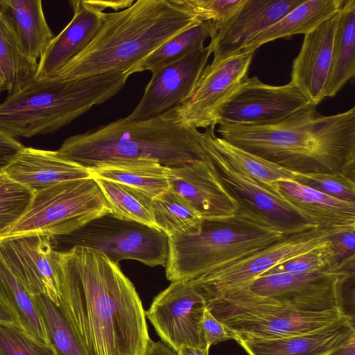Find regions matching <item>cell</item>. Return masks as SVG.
I'll return each instance as SVG.
<instances>
[{
	"label": "cell",
	"mask_w": 355,
	"mask_h": 355,
	"mask_svg": "<svg viewBox=\"0 0 355 355\" xmlns=\"http://www.w3.org/2000/svg\"><path fill=\"white\" fill-rule=\"evenodd\" d=\"M338 269L345 270L336 263L334 250L327 238L315 248L272 267L261 275L275 273H311Z\"/></svg>",
	"instance_id": "37"
},
{
	"label": "cell",
	"mask_w": 355,
	"mask_h": 355,
	"mask_svg": "<svg viewBox=\"0 0 355 355\" xmlns=\"http://www.w3.org/2000/svg\"><path fill=\"white\" fill-rule=\"evenodd\" d=\"M253 55L241 52L207 65L191 96L175 108L180 123L196 129L216 126L220 107L248 78Z\"/></svg>",
	"instance_id": "16"
},
{
	"label": "cell",
	"mask_w": 355,
	"mask_h": 355,
	"mask_svg": "<svg viewBox=\"0 0 355 355\" xmlns=\"http://www.w3.org/2000/svg\"><path fill=\"white\" fill-rule=\"evenodd\" d=\"M202 141L220 183L237 205L236 211L252 216L285 236L315 227L285 200L234 169L209 143L203 138Z\"/></svg>",
	"instance_id": "11"
},
{
	"label": "cell",
	"mask_w": 355,
	"mask_h": 355,
	"mask_svg": "<svg viewBox=\"0 0 355 355\" xmlns=\"http://www.w3.org/2000/svg\"><path fill=\"white\" fill-rule=\"evenodd\" d=\"M271 191L317 228L331 232L355 225L354 203L330 197L291 179L273 183Z\"/></svg>",
	"instance_id": "24"
},
{
	"label": "cell",
	"mask_w": 355,
	"mask_h": 355,
	"mask_svg": "<svg viewBox=\"0 0 355 355\" xmlns=\"http://www.w3.org/2000/svg\"><path fill=\"white\" fill-rule=\"evenodd\" d=\"M218 27L209 21H198L176 34L125 74L152 71L172 62L188 53L204 46L205 41L213 38Z\"/></svg>",
	"instance_id": "32"
},
{
	"label": "cell",
	"mask_w": 355,
	"mask_h": 355,
	"mask_svg": "<svg viewBox=\"0 0 355 355\" xmlns=\"http://www.w3.org/2000/svg\"><path fill=\"white\" fill-rule=\"evenodd\" d=\"M324 355H355V340L338 347Z\"/></svg>",
	"instance_id": "47"
},
{
	"label": "cell",
	"mask_w": 355,
	"mask_h": 355,
	"mask_svg": "<svg viewBox=\"0 0 355 355\" xmlns=\"http://www.w3.org/2000/svg\"><path fill=\"white\" fill-rule=\"evenodd\" d=\"M151 207L156 228L168 238L192 236L200 231L202 216L171 189L153 198Z\"/></svg>",
	"instance_id": "30"
},
{
	"label": "cell",
	"mask_w": 355,
	"mask_h": 355,
	"mask_svg": "<svg viewBox=\"0 0 355 355\" xmlns=\"http://www.w3.org/2000/svg\"><path fill=\"white\" fill-rule=\"evenodd\" d=\"M35 193L0 173V241L29 207Z\"/></svg>",
	"instance_id": "36"
},
{
	"label": "cell",
	"mask_w": 355,
	"mask_h": 355,
	"mask_svg": "<svg viewBox=\"0 0 355 355\" xmlns=\"http://www.w3.org/2000/svg\"><path fill=\"white\" fill-rule=\"evenodd\" d=\"M185 1L198 20L202 22H211L219 29L236 14L245 0H185Z\"/></svg>",
	"instance_id": "40"
},
{
	"label": "cell",
	"mask_w": 355,
	"mask_h": 355,
	"mask_svg": "<svg viewBox=\"0 0 355 355\" xmlns=\"http://www.w3.org/2000/svg\"><path fill=\"white\" fill-rule=\"evenodd\" d=\"M51 241L58 251L87 247L103 252L117 264L132 259L151 267L165 266L168 257V237L164 232L112 213L71 234L53 237Z\"/></svg>",
	"instance_id": "9"
},
{
	"label": "cell",
	"mask_w": 355,
	"mask_h": 355,
	"mask_svg": "<svg viewBox=\"0 0 355 355\" xmlns=\"http://www.w3.org/2000/svg\"><path fill=\"white\" fill-rule=\"evenodd\" d=\"M215 127L205 129L202 132V138L236 171L246 175L270 191L273 183L280 180L293 179L295 172L248 153L216 136Z\"/></svg>",
	"instance_id": "29"
},
{
	"label": "cell",
	"mask_w": 355,
	"mask_h": 355,
	"mask_svg": "<svg viewBox=\"0 0 355 355\" xmlns=\"http://www.w3.org/2000/svg\"><path fill=\"white\" fill-rule=\"evenodd\" d=\"M304 0H245L236 14L211 39V63L220 62L241 52L255 37Z\"/></svg>",
	"instance_id": "19"
},
{
	"label": "cell",
	"mask_w": 355,
	"mask_h": 355,
	"mask_svg": "<svg viewBox=\"0 0 355 355\" xmlns=\"http://www.w3.org/2000/svg\"><path fill=\"white\" fill-rule=\"evenodd\" d=\"M355 73V0H344L338 12L326 97H333Z\"/></svg>",
	"instance_id": "28"
},
{
	"label": "cell",
	"mask_w": 355,
	"mask_h": 355,
	"mask_svg": "<svg viewBox=\"0 0 355 355\" xmlns=\"http://www.w3.org/2000/svg\"><path fill=\"white\" fill-rule=\"evenodd\" d=\"M309 103L291 82L276 86L248 77L220 107L218 124L268 125Z\"/></svg>",
	"instance_id": "14"
},
{
	"label": "cell",
	"mask_w": 355,
	"mask_h": 355,
	"mask_svg": "<svg viewBox=\"0 0 355 355\" xmlns=\"http://www.w3.org/2000/svg\"><path fill=\"white\" fill-rule=\"evenodd\" d=\"M329 234L315 227L286 236L261 250L189 281L206 302L250 284L272 267L320 245Z\"/></svg>",
	"instance_id": "10"
},
{
	"label": "cell",
	"mask_w": 355,
	"mask_h": 355,
	"mask_svg": "<svg viewBox=\"0 0 355 355\" xmlns=\"http://www.w3.org/2000/svg\"><path fill=\"white\" fill-rule=\"evenodd\" d=\"M2 172L34 193L63 182L93 178L89 168L71 160L58 150L25 146Z\"/></svg>",
	"instance_id": "22"
},
{
	"label": "cell",
	"mask_w": 355,
	"mask_h": 355,
	"mask_svg": "<svg viewBox=\"0 0 355 355\" xmlns=\"http://www.w3.org/2000/svg\"><path fill=\"white\" fill-rule=\"evenodd\" d=\"M327 238L338 266L347 271H354L355 225L336 229L331 232Z\"/></svg>",
	"instance_id": "41"
},
{
	"label": "cell",
	"mask_w": 355,
	"mask_h": 355,
	"mask_svg": "<svg viewBox=\"0 0 355 355\" xmlns=\"http://www.w3.org/2000/svg\"><path fill=\"white\" fill-rule=\"evenodd\" d=\"M0 295L26 333L47 343L42 321L34 296L12 272L0 256Z\"/></svg>",
	"instance_id": "31"
},
{
	"label": "cell",
	"mask_w": 355,
	"mask_h": 355,
	"mask_svg": "<svg viewBox=\"0 0 355 355\" xmlns=\"http://www.w3.org/2000/svg\"><path fill=\"white\" fill-rule=\"evenodd\" d=\"M57 266L59 305L87 355H145L150 340L146 312L119 264L73 246L57 252Z\"/></svg>",
	"instance_id": "1"
},
{
	"label": "cell",
	"mask_w": 355,
	"mask_h": 355,
	"mask_svg": "<svg viewBox=\"0 0 355 355\" xmlns=\"http://www.w3.org/2000/svg\"><path fill=\"white\" fill-rule=\"evenodd\" d=\"M38 62L22 52L3 15L0 12V78L12 94L35 77Z\"/></svg>",
	"instance_id": "33"
},
{
	"label": "cell",
	"mask_w": 355,
	"mask_h": 355,
	"mask_svg": "<svg viewBox=\"0 0 355 355\" xmlns=\"http://www.w3.org/2000/svg\"><path fill=\"white\" fill-rule=\"evenodd\" d=\"M353 273L341 269L275 273L261 275L247 286L252 292L295 310L324 312L339 310L342 282Z\"/></svg>",
	"instance_id": "13"
},
{
	"label": "cell",
	"mask_w": 355,
	"mask_h": 355,
	"mask_svg": "<svg viewBox=\"0 0 355 355\" xmlns=\"http://www.w3.org/2000/svg\"><path fill=\"white\" fill-rule=\"evenodd\" d=\"M0 323H9L20 327L19 321L0 295Z\"/></svg>",
	"instance_id": "46"
},
{
	"label": "cell",
	"mask_w": 355,
	"mask_h": 355,
	"mask_svg": "<svg viewBox=\"0 0 355 355\" xmlns=\"http://www.w3.org/2000/svg\"><path fill=\"white\" fill-rule=\"evenodd\" d=\"M145 355H179L176 351L168 347L162 340L153 341L150 339Z\"/></svg>",
	"instance_id": "45"
},
{
	"label": "cell",
	"mask_w": 355,
	"mask_h": 355,
	"mask_svg": "<svg viewBox=\"0 0 355 355\" xmlns=\"http://www.w3.org/2000/svg\"><path fill=\"white\" fill-rule=\"evenodd\" d=\"M3 90H5L4 84L0 78V92H1Z\"/></svg>",
	"instance_id": "49"
},
{
	"label": "cell",
	"mask_w": 355,
	"mask_h": 355,
	"mask_svg": "<svg viewBox=\"0 0 355 355\" xmlns=\"http://www.w3.org/2000/svg\"><path fill=\"white\" fill-rule=\"evenodd\" d=\"M337 22L338 12L304 35L292 64L290 82L315 106L326 98Z\"/></svg>",
	"instance_id": "20"
},
{
	"label": "cell",
	"mask_w": 355,
	"mask_h": 355,
	"mask_svg": "<svg viewBox=\"0 0 355 355\" xmlns=\"http://www.w3.org/2000/svg\"><path fill=\"white\" fill-rule=\"evenodd\" d=\"M57 250L51 238L34 235L0 241V256L33 295H44L59 305Z\"/></svg>",
	"instance_id": "17"
},
{
	"label": "cell",
	"mask_w": 355,
	"mask_h": 355,
	"mask_svg": "<svg viewBox=\"0 0 355 355\" xmlns=\"http://www.w3.org/2000/svg\"><path fill=\"white\" fill-rule=\"evenodd\" d=\"M110 213L94 178L63 182L35 193L26 213L1 241L26 236L67 235Z\"/></svg>",
	"instance_id": "8"
},
{
	"label": "cell",
	"mask_w": 355,
	"mask_h": 355,
	"mask_svg": "<svg viewBox=\"0 0 355 355\" xmlns=\"http://www.w3.org/2000/svg\"><path fill=\"white\" fill-rule=\"evenodd\" d=\"M0 355H55L50 345L26 333L20 327L0 323Z\"/></svg>",
	"instance_id": "39"
},
{
	"label": "cell",
	"mask_w": 355,
	"mask_h": 355,
	"mask_svg": "<svg viewBox=\"0 0 355 355\" xmlns=\"http://www.w3.org/2000/svg\"><path fill=\"white\" fill-rule=\"evenodd\" d=\"M200 21L185 0H137L105 12L88 46L52 77L75 80L106 73H126L170 38Z\"/></svg>",
	"instance_id": "3"
},
{
	"label": "cell",
	"mask_w": 355,
	"mask_h": 355,
	"mask_svg": "<svg viewBox=\"0 0 355 355\" xmlns=\"http://www.w3.org/2000/svg\"><path fill=\"white\" fill-rule=\"evenodd\" d=\"M218 125L219 137L293 172H343L354 177V107L324 116L309 103L268 125Z\"/></svg>",
	"instance_id": "2"
},
{
	"label": "cell",
	"mask_w": 355,
	"mask_h": 355,
	"mask_svg": "<svg viewBox=\"0 0 355 355\" xmlns=\"http://www.w3.org/2000/svg\"><path fill=\"white\" fill-rule=\"evenodd\" d=\"M128 77L120 72L75 80L34 77L0 103V131L15 139L57 131L116 95Z\"/></svg>",
	"instance_id": "5"
},
{
	"label": "cell",
	"mask_w": 355,
	"mask_h": 355,
	"mask_svg": "<svg viewBox=\"0 0 355 355\" xmlns=\"http://www.w3.org/2000/svg\"><path fill=\"white\" fill-rule=\"evenodd\" d=\"M286 236L270 225L236 211L203 219L195 235L168 238L166 277L191 280L261 250Z\"/></svg>",
	"instance_id": "6"
},
{
	"label": "cell",
	"mask_w": 355,
	"mask_h": 355,
	"mask_svg": "<svg viewBox=\"0 0 355 355\" xmlns=\"http://www.w3.org/2000/svg\"><path fill=\"white\" fill-rule=\"evenodd\" d=\"M92 177L137 189L151 198L170 189L167 167L153 160L136 159L103 164L89 169Z\"/></svg>",
	"instance_id": "27"
},
{
	"label": "cell",
	"mask_w": 355,
	"mask_h": 355,
	"mask_svg": "<svg viewBox=\"0 0 355 355\" xmlns=\"http://www.w3.org/2000/svg\"><path fill=\"white\" fill-rule=\"evenodd\" d=\"M344 0H304L276 23L255 37L241 52H254L263 44L282 37L304 34L336 14Z\"/></svg>",
	"instance_id": "26"
},
{
	"label": "cell",
	"mask_w": 355,
	"mask_h": 355,
	"mask_svg": "<svg viewBox=\"0 0 355 355\" xmlns=\"http://www.w3.org/2000/svg\"><path fill=\"white\" fill-rule=\"evenodd\" d=\"M206 309L204 297L191 282L178 280L155 297L146 317L161 340L175 351L184 345L207 349L202 330Z\"/></svg>",
	"instance_id": "12"
},
{
	"label": "cell",
	"mask_w": 355,
	"mask_h": 355,
	"mask_svg": "<svg viewBox=\"0 0 355 355\" xmlns=\"http://www.w3.org/2000/svg\"><path fill=\"white\" fill-rule=\"evenodd\" d=\"M179 355H209V349L191 346H182L177 352Z\"/></svg>",
	"instance_id": "48"
},
{
	"label": "cell",
	"mask_w": 355,
	"mask_h": 355,
	"mask_svg": "<svg viewBox=\"0 0 355 355\" xmlns=\"http://www.w3.org/2000/svg\"><path fill=\"white\" fill-rule=\"evenodd\" d=\"M207 309L235 334L266 339L301 334L344 316L339 310L303 312L252 292L248 286L205 302Z\"/></svg>",
	"instance_id": "7"
},
{
	"label": "cell",
	"mask_w": 355,
	"mask_h": 355,
	"mask_svg": "<svg viewBox=\"0 0 355 355\" xmlns=\"http://www.w3.org/2000/svg\"><path fill=\"white\" fill-rule=\"evenodd\" d=\"M293 180L330 197L355 204L354 177L346 173H295Z\"/></svg>",
	"instance_id": "38"
},
{
	"label": "cell",
	"mask_w": 355,
	"mask_h": 355,
	"mask_svg": "<svg viewBox=\"0 0 355 355\" xmlns=\"http://www.w3.org/2000/svg\"><path fill=\"white\" fill-rule=\"evenodd\" d=\"M87 2L96 8L97 9L103 11L105 9L111 8L118 11L121 9H125L132 6L135 1L134 0H109V1H99V0H87Z\"/></svg>",
	"instance_id": "44"
},
{
	"label": "cell",
	"mask_w": 355,
	"mask_h": 355,
	"mask_svg": "<svg viewBox=\"0 0 355 355\" xmlns=\"http://www.w3.org/2000/svg\"><path fill=\"white\" fill-rule=\"evenodd\" d=\"M70 3L73 10V17L53 38L40 58L35 78L52 77L88 46L103 22L105 12L87 0H74Z\"/></svg>",
	"instance_id": "23"
},
{
	"label": "cell",
	"mask_w": 355,
	"mask_h": 355,
	"mask_svg": "<svg viewBox=\"0 0 355 355\" xmlns=\"http://www.w3.org/2000/svg\"><path fill=\"white\" fill-rule=\"evenodd\" d=\"M202 330L206 347L209 349L213 345L226 340H236L235 333L227 325L216 319L206 309L202 321Z\"/></svg>",
	"instance_id": "42"
},
{
	"label": "cell",
	"mask_w": 355,
	"mask_h": 355,
	"mask_svg": "<svg viewBox=\"0 0 355 355\" xmlns=\"http://www.w3.org/2000/svg\"><path fill=\"white\" fill-rule=\"evenodd\" d=\"M34 298L47 343L55 355H87L60 305L44 295H35Z\"/></svg>",
	"instance_id": "35"
},
{
	"label": "cell",
	"mask_w": 355,
	"mask_h": 355,
	"mask_svg": "<svg viewBox=\"0 0 355 355\" xmlns=\"http://www.w3.org/2000/svg\"><path fill=\"white\" fill-rule=\"evenodd\" d=\"M58 150L89 169L136 159L153 160L171 167L207 157L202 132L183 125L175 108L143 121L119 119L73 135Z\"/></svg>",
	"instance_id": "4"
},
{
	"label": "cell",
	"mask_w": 355,
	"mask_h": 355,
	"mask_svg": "<svg viewBox=\"0 0 355 355\" xmlns=\"http://www.w3.org/2000/svg\"><path fill=\"white\" fill-rule=\"evenodd\" d=\"M3 15L22 52L37 61L54 37L40 0H0Z\"/></svg>",
	"instance_id": "25"
},
{
	"label": "cell",
	"mask_w": 355,
	"mask_h": 355,
	"mask_svg": "<svg viewBox=\"0 0 355 355\" xmlns=\"http://www.w3.org/2000/svg\"><path fill=\"white\" fill-rule=\"evenodd\" d=\"M23 147L17 139L0 131V173Z\"/></svg>",
	"instance_id": "43"
},
{
	"label": "cell",
	"mask_w": 355,
	"mask_h": 355,
	"mask_svg": "<svg viewBox=\"0 0 355 355\" xmlns=\"http://www.w3.org/2000/svg\"><path fill=\"white\" fill-rule=\"evenodd\" d=\"M211 53L209 44L153 70L139 103L125 119L136 121L155 118L187 101Z\"/></svg>",
	"instance_id": "15"
},
{
	"label": "cell",
	"mask_w": 355,
	"mask_h": 355,
	"mask_svg": "<svg viewBox=\"0 0 355 355\" xmlns=\"http://www.w3.org/2000/svg\"><path fill=\"white\" fill-rule=\"evenodd\" d=\"M170 189L182 196L203 219L233 216L237 210L235 201L227 193L207 155L195 160L167 167Z\"/></svg>",
	"instance_id": "18"
},
{
	"label": "cell",
	"mask_w": 355,
	"mask_h": 355,
	"mask_svg": "<svg viewBox=\"0 0 355 355\" xmlns=\"http://www.w3.org/2000/svg\"><path fill=\"white\" fill-rule=\"evenodd\" d=\"M94 179L112 214L156 228L151 207L153 198L132 187L105 179Z\"/></svg>",
	"instance_id": "34"
},
{
	"label": "cell",
	"mask_w": 355,
	"mask_h": 355,
	"mask_svg": "<svg viewBox=\"0 0 355 355\" xmlns=\"http://www.w3.org/2000/svg\"><path fill=\"white\" fill-rule=\"evenodd\" d=\"M235 334L248 355H324L355 340V320L342 316L318 329L274 339Z\"/></svg>",
	"instance_id": "21"
}]
</instances>
